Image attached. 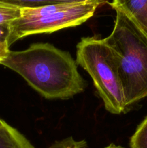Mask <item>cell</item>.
Returning a JSON list of instances; mask_svg holds the SVG:
<instances>
[{
    "instance_id": "7c38bea8",
    "label": "cell",
    "mask_w": 147,
    "mask_h": 148,
    "mask_svg": "<svg viewBox=\"0 0 147 148\" xmlns=\"http://www.w3.org/2000/svg\"><path fill=\"white\" fill-rule=\"evenodd\" d=\"M9 48L10 46L7 42L0 41V62H2L7 57L9 51H10Z\"/></svg>"
},
{
    "instance_id": "9c48e42d",
    "label": "cell",
    "mask_w": 147,
    "mask_h": 148,
    "mask_svg": "<svg viewBox=\"0 0 147 148\" xmlns=\"http://www.w3.org/2000/svg\"><path fill=\"white\" fill-rule=\"evenodd\" d=\"M20 16V7L0 1V24L10 23Z\"/></svg>"
},
{
    "instance_id": "3957f363",
    "label": "cell",
    "mask_w": 147,
    "mask_h": 148,
    "mask_svg": "<svg viewBox=\"0 0 147 148\" xmlns=\"http://www.w3.org/2000/svg\"><path fill=\"white\" fill-rule=\"evenodd\" d=\"M77 64L86 71L110 113L125 112L123 89L113 52L104 39L82 38L76 46Z\"/></svg>"
},
{
    "instance_id": "30bf717a",
    "label": "cell",
    "mask_w": 147,
    "mask_h": 148,
    "mask_svg": "<svg viewBox=\"0 0 147 148\" xmlns=\"http://www.w3.org/2000/svg\"><path fill=\"white\" fill-rule=\"evenodd\" d=\"M46 148H91L85 140H76L71 137L53 143Z\"/></svg>"
},
{
    "instance_id": "8fae6325",
    "label": "cell",
    "mask_w": 147,
    "mask_h": 148,
    "mask_svg": "<svg viewBox=\"0 0 147 148\" xmlns=\"http://www.w3.org/2000/svg\"><path fill=\"white\" fill-rule=\"evenodd\" d=\"M9 23L0 24V41L7 42L9 34H10V26Z\"/></svg>"
},
{
    "instance_id": "8992f818",
    "label": "cell",
    "mask_w": 147,
    "mask_h": 148,
    "mask_svg": "<svg viewBox=\"0 0 147 148\" xmlns=\"http://www.w3.org/2000/svg\"><path fill=\"white\" fill-rule=\"evenodd\" d=\"M0 148H35L30 142L7 123L0 124Z\"/></svg>"
},
{
    "instance_id": "7a4b0ae2",
    "label": "cell",
    "mask_w": 147,
    "mask_h": 148,
    "mask_svg": "<svg viewBox=\"0 0 147 148\" xmlns=\"http://www.w3.org/2000/svg\"><path fill=\"white\" fill-rule=\"evenodd\" d=\"M115 12L113 30L104 40L116 59L126 113L147 97V37L122 12Z\"/></svg>"
},
{
    "instance_id": "52a82bcc",
    "label": "cell",
    "mask_w": 147,
    "mask_h": 148,
    "mask_svg": "<svg viewBox=\"0 0 147 148\" xmlns=\"http://www.w3.org/2000/svg\"><path fill=\"white\" fill-rule=\"evenodd\" d=\"M1 1L17 6L20 8L24 7H36L48 4H58V3L81 2V1H90L100 6L108 3V0H0Z\"/></svg>"
},
{
    "instance_id": "ba28073f",
    "label": "cell",
    "mask_w": 147,
    "mask_h": 148,
    "mask_svg": "<svg viewBox=\"0 0 147 148\" xmlns=\"http://www.w3.org/2000/svg\"><path fill=\"white\" fill-rule=\"evenodd\" d=\"M130 145L131 148H147V117L131 137Z\"/></svg>"
},
{
    "instance_id": "6da1fadb",
    "label": "cell",
    "mask_w": 147,
    "mask_h": 148,
    "mask_svg": "<svg viewBox=\"0 0 147 148\" xmlns=\"http://www.w3.org/2000/svg\"><path fill=\"white\" fill-rule=\"evenodd\" d=\"M0 64L19 74L47 99H69L86 86L70 53L50 43H33L25 50L10 51Z\"/></svg>"
},
{
    "instance_id": "5b68a950",
    "label": "cell",
    "mask_w": 147,
    "mask_h": 148,
    "mask_svg": "<svg viewBox=\"0 0 147 148\" xmlns=\"http://www.w3.org/2000/svg\"><path fill=\"white\" fill-rule=\"evenodd\" d=\"M110 4L122 12L147 37V0H112Z\"/></svg>"
},
{
    "instance_id": "5bb4252c",
    "label": "cell",
    "mask_w": 147,
    "mask_h": 148,
    "mask_svg": "<svg viewBox=\"0 0 147 148\" xmlns=\"http://www.w3.org/2000/svg\"><path fill=\"white\" fill-rule=\"evenodd\" d=\"M2 121H3V120H1V119H0V124H1V122H2Z\"/></svg>"
},
{
    "instance_id": "277c9868",
    "label": "cell",
    "mask_w": 147,
    "mask_h": 148,
    "mask_svg": "<svg viewBox=\"0 0 147 148\" xmlns=\"http://www.w3.org/2000/svg\"><path fill=\"white\" fill-rule=\"evenodd\" d=\"M99 7L90 1H81L21 8V16L9 23L7 43L10 46L25 36L79 25L91 18Z\"/></svg>"
},
{
    "instance_id": "4fadbf2b",
    "label": "cell",
    "mask_w": 147,
    "mask_h": 148,
    "mask_svg": "<svg viewBox=\"0 0 147 148\" xmlns=\"http://www.w3.org/2000/svg\"><path fill=\"white\" fill-rule=\"evenodd\" d=\"M105 148H125V147H122V146L117 145H115V144H110Z\"/></svg>"
}]
</instances>
